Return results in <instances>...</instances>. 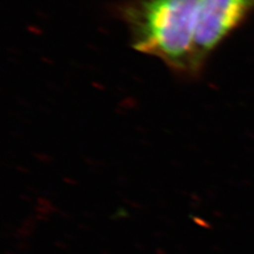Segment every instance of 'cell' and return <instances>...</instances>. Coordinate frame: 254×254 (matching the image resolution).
Returning <instances> with one entry per match:
<instances>
[{
  "mask_svg": "<svg viewBox=\"0 0 254 254\" xmlns=\"http://www.w3.org/2000/svg\"><path fill=\"white\" fill-rule=\"evenodd\" d=\"M199 0H128L119 14L134 50L161 60L174 72L197 76L194 32Z\"/></svg>",
  "mask_w": 254,
  "mask_h": 254,
  "instance_id": "1",
  "label": "cell"
},
{
  "mask_svg": "<svg viewBox=\"0 0 254 254\" xmlns=\"http://www.w3.org/2000/svg\"><path fill=\"white\" fill-rule=\"evenodd\" d=\"M254 11V0H199L194 45L197 61L203 68L211 53Z\"/></svg>",
  "mask_w": 254,
  "mask_h": 254,
  "instance_id": "2",
  "label": "cell"
}]
</instances>
